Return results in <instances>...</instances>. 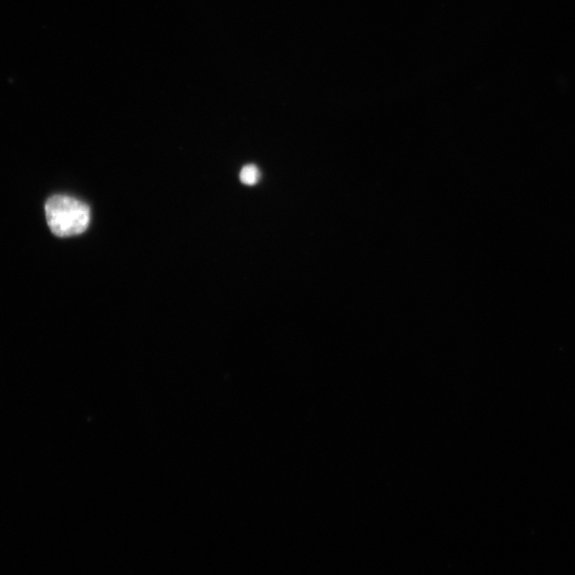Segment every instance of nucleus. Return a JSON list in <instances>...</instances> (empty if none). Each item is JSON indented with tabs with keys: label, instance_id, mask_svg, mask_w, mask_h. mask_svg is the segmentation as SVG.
Segmentation results:
<instances>
[{
	"label": "nucleus",
	"instance_id": "obj_1",
	"mask_svg": "<svg viewBox=\"0 0 575 575\" xmlns=\"http://www.w3.org/2000/svg\"><path fill=\"white\" fill-rule=\"evenodd\" d=\"M46 220L54 235L67 238L85 233L91 211L87 204L67 195H55L45 205Z\"/></svg>",
	"mask_w": 575,
	"mask_h": 575
},
{
	"label": "nucleus",
	"instance_id": "obj_2",
	"mask_svg": "<svg viewBox=\"0 0 575 575\" xmlns=\"http://www.w3.org/2000/svg\"><path fill=\"white\" fill-rule=\"evenodd\" d=\"M241 182L246 186H255L260 179V172L254 164H249L240 173Z\"/></svg>",
	"mask_w": 575,
	"mask_h": 575
}]
</instances>
